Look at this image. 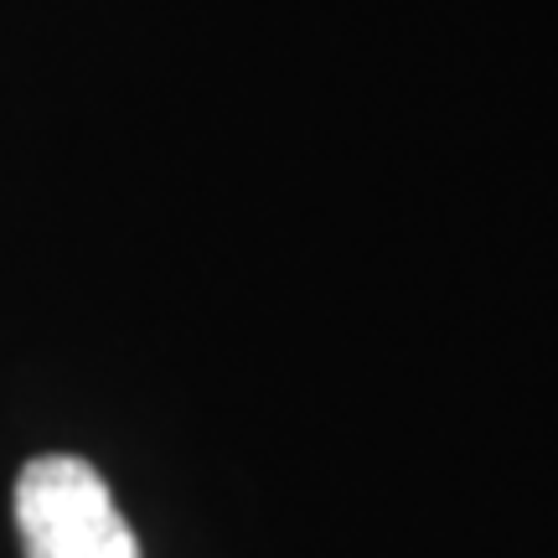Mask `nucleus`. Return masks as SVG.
<instances>
[{
  "label": "nucleus",
  "mask_w": 558,
  "mask_h": 558,
  "mask_svg": "<svg viewBox=\"0 0 558 558\" xmlns=\"http://www.w3.org/2000/svg\"><path fill=\"white\" fill-rule=\"evenodd\" d=\"M16 533L26 558H140L114 492L78 456H37L21 465Z\"/></svg>",
  "instance_id": "nucleus-1"
}]
</instances>
